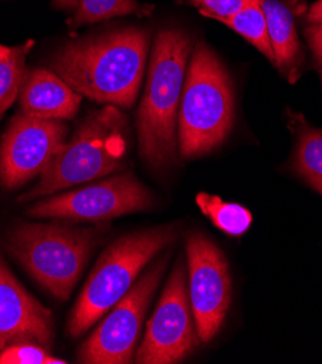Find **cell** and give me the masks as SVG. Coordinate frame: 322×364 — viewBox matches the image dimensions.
Listing matches in <instances>:
<instances>
[{
  "instance_id": "1",
  "label": "cell",
  "mask_w": 322,
  "mask_h": 364,
  "mask_svg": "<svg viewBox=\"0 0 322 364\" xmlns=\"http://www.w3.org/2000/svg\"><path fill=\"white\" fill-rule=\"evenodd\" d=\"M150 35L124 28L67 44L51 65L71 89L97 103L129 109L144 77Z\"/></svg>"
},
{
  "instance_id": "2",
  "label": "cell",
  "mask_w": 322,
  "mask_h": 364,
  "mask_svg": "<svg viewBox=\"0 0 322 364\" xmlns=\"http://www.w3.org/2000/svg\"><path fill=\"white\" fill-rule=\"evenodd\" d=\"M190 50V38L178 29H164L156 36L136 121L139 154L154 168L176 163L177 119Z\"/></svg>"
},
{
  "instance_id": "3",
  "label": "cell",
  "mask_w": 322,
  "mask_h": 364,
  "mask_svg": "<svg viewBox=\"0 0 322 364\" xmlns=\"http://www.w3.org/2000/svg\"><path fill=\"white\" fill-rule=\"evenodd\" d=\"M128 119L117 106H104L87 115L75 135L43 171L38 183L19 198L21 202L50 196L125 167Z\"/></svg>"
},
{
  "instance_id": "4",
  "label": "cell",
  "mask_w": 322,
  "mask_h": 364,
  "mask_svg": "<svg viewBox=\"0 0 322 364\" xmlns=\"http://www.w3.org/2000/svg\"><path fill=\"white\" fill-rule=\"evenodd\" d=\"M106 230L21 223L6 234L5 247L54 298L67 301Z\"/></svg>"
},
{
  "instance_id": "5",
  "label": "cell",
  "mask_w": 322,
  "mask_h": 364,
  "mask_svg": "<svg viewBox=\"0 0 322 364\" xmlns=\"http://www.w3.org/2000/svg\"><path fill=\"white\" fill-rule=\"evenodd\" d=\"M181 234L177 225L156 227L124 235L107 247L95 264L67 321V334L82 337L112 309L142 272Z\"/></svg>"
},
{
  "instance_id": "6",
  "label": "cell",
  "mask_w": 322,
  "mask_h": 364,
  "mask_svg": "<svg viewBox=\"0 0 322 364\" xmlns=\"http://www.w3.org/2000/svg\"><path fill=\"white\" fill-rule=\"evenodd\" d=\"M234 92L227 68L210 48L190 58L177 119L178 153L196 159L221 145L234 124Z\"/></svg>"
},
{
  "instance_id": "7",
  "label": "cell",
  "mask_w": 322,
  "mask_h": 364,
  "mask_svg": "<svg viewBox=\"0 0 322 364\" xmlns=\"http://www.w3.org/2000/svg\"><path fill=\"white\" fill-rule=\"evenodd\" d=\"M170 252L161 256L134 283L127 295L106 314L92 336L82 344L77 360L85 364H128L132 361L142 321L168 264Z\"/></svg>"
},
{
  "instance_id": "8",
  "label": "cell",
  "mask_w": 322,
  "mask_h": 364,
  "mask_svg": "<svg viewBox=\"0 0 322 364\" xmlns=\"http://www.w3.org/2000/svg\"><path fill=\"white\" fill-rule=\"evenodd\" d=\"M199 341L189 299L188 267L183 259H178L147 323L135 361L138 364L181 363L195 351Z\"/></svg>"
},
{
  "instance_id": "9",
  "label": "cell",
  "mask_w": 322,
  "mask_h": 364,
  "mask_svg": "<svg viewBox=\"0 0 322 364\" xmlns=\"http://www.w3.org/2000/svg\"><path fill=\"white\" fill-rule=\"evenodd\" d=\"M153 205V193L132 174L124 173L40 200L26 209V215L51 220L104 223L122 215L147 210Z\"/></svg>"
},
{
  "instance_id": "10",
  "label": "cell",
  "mask_w": 322,
  "mask_h": 364,
  "mask_svg": "<svg viewBox=\"0 0 322 364\" xmlns=\"http://www.w3.org/2000/svg\"><path fill=\"white\" fill-rule=\"evenodd\" d=\"M188 289L199 340L209 343L227 318L232 282L224 252L202 232L186 240Z\"/></svg>"
},
{
  "instance_id": "11",
  "label": "cell",
  "mask_w": 322,
  "mask_h": 364,
  "mask_svg": "<svg viewBox=\"0 0 322 364\" xmlns=\"http://www.w3.org/2000/svg\"><path fill=\"white\" fill-rule=\"evenodd\" d=\"M67 127L18 115L12 119L0 142V185L18 189L41 176L65 144Z\"/></svg>"
},
{
  "instance_id": "12",
  "label": "cell",
  "mask_w": 322,
  "mask_h": 364,
  "mask_svg": "<svg viewBox=\"0 0 322 364\" xmlns=\"http://www.w3.org/2000/svg\"><path fill=\"white\" fill-rule=\"evenodd\" d=\"M21 343L50 350L54 343L53 315L29 295L0 259V351Z\"/></svg>"
},
{
  "instance_id": "13",
  "label": "cell",
  "mask_w": 322,
  "mask_h": 364,
  "mask_svg": "<svg viewBox=\"0 0 322 364\" xmlns=\"http://www.w3.org/2000/svg\"><path fill=\"white\" fill-rule=\"evenodd\" d=\"M82 95L71 89L55 73L45 68L25 71L19 103L21 112L31 118L63 121L75 118Z\"/></svg>"
},
{
  "instance_id": "14",
  "label": "cell",
  "mask_w": 322,
  "mask_h": 364,
  "mask_svg": "<svg viewBox=\"0 0 322 364\" xmlns=\"http://www.w3.org/2000/svg\"><path fill=\"white\" fill-rule=\"evenodd\" d=\"M266 15L274 65L291 76L301 61V44L295 28L294 14L279 0H262Z\"/></svg>"
},
{
  "instance_id": "15",
  "label": "cell",
  "mask_w": 322,
  "mask_h": 364,
  "mask_svg": "<svg viewBox=\"0 0 322 364\" xmlns=\"http://www.w3.org/2000/svg\"><path fill=\"white\" fill-rule=\"evenodd\" d=\"M294 168L322 196V129L306 125L299 128Z\"/></svg>"
},
{
  "instance_id": "16",
  "label": "cell",
  "mask_w": 322,
  "mask_h": 364,
  "mask_svg": "<svg viewBox=\"0 0 322 364\" xmlns=\"http://www.w3.org/2000/svg\"><path fill=\"white\" fill-rule=\"evenodd\" d=\"M196 203L212 224L227 235L240 237L252 227L253 215L241 205L225 202L220 196L209 193H199Z\"/></svg>"
},
{
  "instance_id": "17",
  "label": "cell",
  "mask_w": 322,
  "mask_h": 364,
  "mask_svg": "<svg viewBox=\"0 0 322 364\" xmlns=\"http://www.w3.org/2000/svg\"><path fill=\"white\" fill-rule=\"evenodd\" d=\"M260 2L262 0H256L254 4L244 8L235 15L228 18H220L217 21L222 22L224 25L240 33L242 38H245L249 44H253L267 60L274 63L267 21Z\"/></svg>"
},
{
  "instance_id": "18",
  "label": "cell",
  "mask_w": 322,
  "mask_h": 364,
  "mask_svg": "<svg viewBox=\"0 0 322 364\" xmlns=\"http://www.w3.org/2000/svg\"><path fill=\"white\" fill-rule=\"evenodd\" d=\"M32 43L0 50V117L19 96L25 75V58Z\"/></svg>"
},
{
  "instance_id": "19",
  "label": "cell",
  "mask_w": 322,
  "mask_h": 364,
  "mask_svg": "<svg viewBox=\"0 0 322 364\" xmlns=\"http://www.w3.org/2000/svg\"><path fill=\"white\" fill-rule=\"evenodd\" d=\"M79 9L71 19V26H82L117 16L132 15L141 11L136 0H79Z\"/></svg>"
},
{
  "instance_id": "20",
  "label": "cell",
  "mask_w": 322,
  "mask_h": 364,
  "mask_svg": "<svg viewBox=\"0 0 322 364\" xmlns=\"http://www.w3.org/2000/svg\"><path fill=\"white\" fill-rule=\"evenodd\" d=\"M65 361L33 343L14 344L0 351V364H64Z\"/></svg>"
},
{
  "instance_id": "21",
  "label": "cell",
  "mask_w": 322,
  "mask_h": 364,
  "mask_svg": "<svg viewBox=\"0 0 322 364\" xmlns=\"http://www.w3.org/2000/svg\"><path fill=\"white\" fill-rule=\"evenodd\" d=\"M256 0H188V4L199 8L203 16L220 19L235 15Z\"/></svg>"
},
{
  "instance_id": "22",
  "label": "cell",
  "mask_w": 322,
  "mask_h": 364,
  "mask_svg": "<svg viewBox=\"0 0 322 364\" xmlns=\"http://www.w3.org/2000/svg\"><path fill=\"white\" fill-rule=\"evenodd\" d=\"M305 35H306V40H308V44L315 55V58L322 63V21L321 22H315V23H311L306 31H305Z\"/></svg>"
},
{
  "instance_id": "23",
  "label": "cell",
  "mask_w": 322,
  "mask_h": 364,
  "mask_svg": "<svg viewBox=\"0 0 322 364\" xmlns=\"http://www.w3.org/2000/svg\"><path fill=\"white\" fill-rule=\"evenodd\" d=\"M308 21H309L311 23H315V22H321V21H322V0H318V2H315V4L309 8Z\"/></svg>"
},
{
  "instance_id": "24",
  "label": "cell",
  "mask_w": 322,
  "mask_h": 364,
  "mask_svg": "<svg viewBox=\"0 0 322 364\" xmlns=\"http://www.w3.org/2000/svg\"><path fill=\"white\" fill-rule=\"evenodd\" d=\"M54 4L61 9H73L79 5V0H54Z\"/></svg>"
},
{
  "instance_id": "25",
  "label": "cell",
  "mask_w": 322,
  "mask_h": 364,
  "mask_svg": "<svg viewBox=\"0 0 322 364\" xmlns=\"http://www.w3.org/2000/svg\"><path fill=\"white\" fill-rule=\"evenodd\" d=\"M4 47H5V46H2V44H0V50H2V48H4Z\"/></svg>"
}]
</instances>
